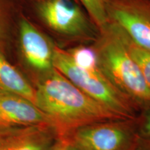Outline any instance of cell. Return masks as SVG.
I'll use <instances>...</instances> for the list:
<instances>
[{"label":"cell","instance_id":"obj_7","mask_svg":"<svg viewBox=\"0 0 150 150\" xmlns=\"http://www.w3.org/2000/svg\"><path fill=\"white\" fill-rule=\"evenodd\" d=\"M19 19L20 45L24 59L31 67L41 72L54 68L55 44L21 12Z\"/></svg>","mask_w":150,"mask_h":150},{"label":"cell","instance_id":"obj_19","mask_svg":"<svg viewBox=\"0 0 150 150\" xmlns=\"http://www.w3.org/2000/svg\"><path fill=\"white\" fill-rule=\"evenodd\" d=\"M134 150H150V142L145 144H140L139 142Z\"/></svg>","mask_w":150,"mask_h":150},{"label":"cell","instance_id":"obj_15","mask_svg":"<svg viewBox=\"0 0 150 150\" xmlns=\"http://www.w3.org/2000/svg\"><path fill=\"white\" fill-rule=\"evenodd\" d=\"M140 132H141L142 136L144 138L150 139V110L146 116L145 121L142 124Z\"/></svg>","mask_w":150,"mask_h":150},{"label":"cell","instance_id":"obj_10","mask_svg":"<svg viewBox=\"0 0 150 150\" xmlns=\"http://www.w3.org/2000/svg\"><path fill=\"white\" fill-rule=\"evenodd\" d=\"M0 92L24 97L35 104V89L7 61L0 49Z\"/></svg>","mask_w":150,"mask_h":150},{"label":"cell","instance_id":"obj_16","mask_svg":"<svg viewBox=\"0 0 150 150\" xmlns=\"http://www.w3.org/2000/svg\"><path fill=\"white\" fill-rule=\"evenodd\" d=\"M68 142L67 138L59 137L47 150H63Z\"/></svg>","mask_w":150,"mask_h":150},{"label":"cell","instance_id":"obj_17","mask_svg":"<svg viewBox=\"0 0 150 150\" xmlns=\"http://www.w3.org/2000/svg\"><path fill=\"white\" fill-rule=\"evenodd\" d=\"M63 150H82L80 149L79 147H77L76 145H74V143H72V142H70L68 140V142L66 144V145L65 146V147L63 148Z\"/></svg>","mask_w":150,"mask_h":150},{"label":"cell","instance_id":"obj_1","mask_svg":"<svg viewBox=\"0 0 150 150\" xmlns=\"http://www.w3.org/2000/svg\"><path fill=\"white\" fill-rule=\"evenodd\" d=\"M44 74L35 88V105L51 119L59 137L89 124L122 120L54 67Z\"/></svg>","mask_w":150,"mask_h":150},{"label":"cell","instance_id":"obj_9","mask_svg":"<svg viewBox=\"0 0 150 150\" xmlns=\"http://www.w3.org/2000/svg\"><path fill=\"white\" fill-rule=\"evenodd\" d=\"M0 110L12 126L51 125L49 116L35 104L24 97L14 94L0 92Z\"/></svg>","mask_w":150,"mask_h":150},{"label":"cell","instance_id":"obj_18","mask_svg":"<svg viewBox=\"0 0 150 150\" xmlns=\"http://www.w3.org/2000/svg\"><path fill=\"white\" fill-rule=\"evenodd\" d=\"M8 126H12L8 122V121L6 120L4 116L1 112V110H0V127H8Z\"/></svg>","mask_w":150,"mask_h":150},{"label":"cell","instance_id":"obj_12","mask_svg":"<svg viewBox=\"0 0 150 150\" xmlns=\"http://www.w3.org/2000/svg\"><path fill=\"white\" fill-rule=\"evenodd\" d=\"M117 29L127 51L139 66L144 78L150 87V52L137 45L119 28L117 27Z\"/></svg>","mask_w":150,"mask_h":150},{"label":"cell","instance_id":"obj_4","mask_svg":"<svg viewBox=\"0 0 150 150\" xmlns=\"http://www.w3.org/2000/svg\"><path fill=\"white\" fill-rule=\"evenodd\" d=\"M53 67L67 79L122 120L134 117L132 103L117 91L102 73H95L77 66L66 49L55 44Z\"/></svg>","mask_w":150,"mask_h":150},{"label":"cell","instance_id":"obj_2","mask_svg":"<svg viewBox=\"0 0 150 150\" xmlns=\"http://www.w3.org/2000/svg\"><path fill=\"white\" fill-rule=\"evenodd\" d=\"M101 72L132 103L150 106V87L139 66L127 51L117 27L109 22L92 43Z\"/></svg>","mask_w":150,"mask_h":150},{"label":"cell","instance_id":"obj_5","mask_svg":"<svg viewBox=\"0 0 150 150\" xmlns=\"http://www.w3.org/2000/svg\"><path fill=\"white\" fill-rule=\"evenodd\" d=\"M66 138L82 150H134L140 142L127 124L115 120L84 125Z\"/></svg>","mask_w":150,"mask_h":150},{"label":"cell","instance_id":"obj_8","mask_svg":"<svg viewBox=\"0 0 150 150\" xmlns=\"http://www.w3.org/2000/svg\"><path fill=\"white\" fill-rule=\"evenodd\" d=\"M51 125L0 127V150H47L59 138Z\"/></svg>","mask_w":150,"mask_h":150},{"label":"cell","instance_id":"obj_11","mask_svg":"<svg viewBox=\"0 0 150 150\" xmlns=\"http://www.w3.org/2000/svg\"><path fill=\"white\" fill-rule=\"evenodd\" d=\"M72 61L83 70L95 73H102L99 69L97 52L93 44H81L66 49Z\"/></svg>","mask_w":150,"mask_h":150},{"label":"cell","instance_id":"obj_14","mask_svg":"<svg viewBox=\"0 0 150 150\" xmlns=\"http://www.w3.org/2000/svg\"><path fill=\"white\" fill-rule=\"evenodd\" d=\"M17 13V8L11 0H0V45L4 31L11 14ZM1 49V48H0Z\"/></svg>","mask_w":150,"mask_h":150},{"label":"cell","instance_id":"obj_6","mask_svg":"<svg viewBox=\"0 0 150 150\" xmlns=\"http://www.w3.org/2000/svg\"><path fill=\"white\" fill-rule=\"evenodd\" d=\"M108 22L150 52V0H106Z\"/></svg>","mask_w":150,"mask_h":150},{"label":"cell","instance_id":"obj_13","mask_svg":"<svg viewBox=\"0 0 150 150\" xmlns=\"http://www.w3.org/2000/svg\"><path fill=\"white\" fill-rule=\"evenodd\" d=\"M88 13L99 31L104 29L108 23L106 13V0H78Z\"/></svg>","mask_w":150,"mask_h":150},{"label":"cell","instance_id":"obj_3","mask_svg":"<svg viewBox=\"0 0 150 150\" xmlns=\"http://www.w3.org/2000/svg\"><path fill=\"white\" fill-rule=\"evenodd\" d=\"M27 10L46 28L68 42L93 43L99 31L78 0H27Z\"/></svg>","mask_w":150,"mask_h":150}]
</instances>
